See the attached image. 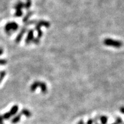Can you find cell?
<instances>
[{
    "instance_id": "cell-15",
    "label": "cell",
    "mask_w": 124,
    "mask_h": 124,
    "mask_svg": "<svg viewBox=\"0 0 124 124\" xmlns=\"http://www.w3.org/2000/svg\"><path fill=\"white\" fill-rule=\"evenodd\" d=\"M2 117H3L4 119H5V120H8L11 118L12 117V115H11L10 113L9 112H6L5 113H4L3 115H2Z\"/></svg>"
},
{
    "instance_id": "cell-21",
    "label": "cell",
    "mask_w": 124,
    "mask_h": 124,
    "mask_svg": "<svg viewBox=\"0 0 124 124\" xmlns=\"http://www.w3.org/2000/svg\"><path fill=\"white\" fill-rule=\"evenodd\" d=\"M40 38H38V37H37V38H34L33 41V43L35 44H38L40 43Z\"/></svg>"
},
{
    "instance_id": "cell-16",
    "label": "cell",
    "mask_w": 124,
    "mask_h": 124,
    "mask_svg": "<svg viewBox=\"0 0 124 124\" xmlns=\"http://www.w3.org/2000/svg\"><path fill=\"white\" fill-rule=\"evenodd\" d=\"M23 15V12L22 10H16V12H15L14 16L17 17H21Z\"/></svg>"
},
{
    "instance_id": "cell-18",
    "label": "cell",
    "mask_w": 124,
    "mask_h": 124,
    "mask_svg": "<svg viewBox=\"0 0 124 124\" xmlns=\"http://www.w3.org/2000/svg\"><path fill=\"white\" fill-rule=\"evenodd\" d=\"M5 76H6V72L5 71H2L0 72V83L5 78Z\"/></svg>"
},
{
    "instance_id": "cell-28",
    "label": "cell",
    "mask_w": 124,
    "mask_h": 124,
    "mask_svg": "<svg viewBox=\"0 0 124 124\" xmlns=\"http://www.w3.org/2000/svg\"><path fill=\"white\" fill-rule=\"evenodd\" d=\"M27 1H29V0H27Z\"/></svg>"
},
{
    "instance_id": "cell-3",
    "label": "cell",
    "mask_w": 124,
    "mask_h": 124,
    "mask_svg": "<svg viewBox=\"0 0 124 124\" xmlns=\"http://www.w3.org/2000/svg\"><path fill=\"white\" fill-rule=\"evenodd\" d=\"M27 27H26V26H24V27H23V28H22L20 32L18 33L17 37H16V40H15L16 43H19L21 41V40L25 33V32H27Z\"/></svg>"
},
{
    "instance_id": "cell-20",
    "label": "cell",
    "mask_w": 124,
    "mask_h": 124,
    "mask_svg": "<svg viewBox=\"0 0 124 124\" xmlns=\"http://www.w3.org/2000/svg\"><path fill=\"white\" fill-rule=\"evenodd\" d=\"M6 63H7L6 60H5V59H0V65L1 66L6 65Z\"/></svg>"
},
{
    "instance_id": "cell-19",
    "label": "cell",
    "mask_w": 124,
    "mask_h": 124,
    "mask_svg": "<svg viewBox=\"0 0 124 124\" xmlns=\"http://www.w3.org/2000/svg\"><path fill=\"white\" fill-rule=\"evenodd\" d=\"M122 123V119L121 117H118L116 118V120L114 122L111 124H121Z\"/></svg>"
},
{
    "instance_id": "cell-2",
    "label": "cell",
    "mask_w": 124,
    "mask_h": 124,
    "mask_svg": "<svg viewBox=\"0 0 124 124\" xmlns=\"http://www.w3.org/2000/svg\"><path fill=\"white\" fill-rule=\"evenodd\" d=\"M19 24L16 22H9L5 25V27H4V30L7 34L10 35L12 33L17 31L19 29Z\"/></svg>"
},
{
    "instance_id": "cell-23",
    "label": "cell",
    "mask_w": 124,
    "mask_h": 124,
    "mask_svg": "<svg viewBox=\"0 0 124 124\" xmlns=\"http://www.w3.org/2000/svg\"><path fill=\"white\" fill-rule=\"evenodd\" d=\"M0 124H4L3 117H2V115H0Z\"/></svg>"
},
{
    "instance_id": "cell-8",
    "label": "cell",
    "mask_w": 124,
    "mask_h": 124,
    "mask_svg": "<svg viewBox=\"0 0 124 124\" xmlns=\"http://www.w3.org/2000/svg\"><path fill=\"white\" fill-rule=\"evenodd\" d=\"M18 111H19V106H18L17 105H13L12 107V108L10 109L9 113L12 115V116H14V115H16Z\"/></svg>"
},
{
    "instance_id": "cell-13",
    "label": "cell",
    "mask_w": 124,
    "mask_h": 124,
    "mask_svg": "<svg viewBox=\"0 0 124 124\" xmlns=\"http://www.w3.org/2000/svg\"><path fill=\"white\" fill-rule=\"evenodd\" d=\"M32 14H33V12H32V11H29V12H28V13H27V14H26L25 16L24 17V18L23 19V23H26L28 21L29 19V18L31 17L32 16Z\"/></svg>"
},
{
    "instance_id": "cell-27",
    "label": "cell",
    "mask_w": 124,
    "mask_h": 124,
    "mask_svg": "<svg viewBox=\"0 0 124 124\" xmlns=\"http://www.w3.org/2000/svg\"><path fill=\"white\" fill-rule=\"evenodd\" d=\"M94 124H99L98 123L97 121H96L95 119H94Z\"/></svg>"
},
{
    "instance_id": "cell-10",
    "label": "cell",
    "mask_w": 124,
    "mask_h": 124,
    "mask_svg": "<svg viewBox=\"0 0 124 124\" xmlns=\"http://www.w3.org/2000/svg\"><path fill=\"white\" fill-rule=\"evenodd\" d=\"M20 113L21 114V115H24V116L28 117V118L31 117L32 116L31 112L28 109H23L21 110Z\"/></svg>"
},
{
    "instance_id": "cell-24",
    "label": "cell",
    "mask_w": 124,
    "mask_h": 124,
    "mask_svg": "<svg viewBox=\"0 0 124 124\" xmlns=\"http://www.w3.org/2000/svg\"><path fill=\"white\" fill-rule=\"evenodd\" d=\"M119 111H120L121 113L124 114V106H121L119 109Z\"/></svg>"
},
{
    "instance_id": "cell-1",
    "label": "cell",
    "mask_w": 124,
    "mask_h": 124,
    "mask_svg": "<svg viewBox=\"0 0 124 124\" xmlns=\"http://www.w3.org/2000/svg\"><path fill=\"white\" fill-rule=\"evenodd\" d=\"M103 44L107 47H110L115 48H120L123 46V43L120 40L111 38H106L103 40Z\"/></svg>"
},
{
    "instance_id": "cell-26",
    "label": "cell",
    "mask_w": 124,
    "mask_h": 124,
    "mask_svg": "<svg viewBox=\"0 0 124 124\" xmlns=\"http://www.w3.org/2000/svg\"><path fill=\"white\" fill-rule=\"evenodd\" d=\"M77 124H84V121L83 120H80Z\"/></svg>"
},
{
    "instance_id": "cell-25",
    "label": "cell",
    "mask_w": 124,
    "mask_h": 124,
    "mask_svg": "<svg viewBox=\"0 0 124 124\" xmlns=\"http://www.w3.org/2000/svg\"><path fill=\"white\" fill-rule=\"evenodd\" d=\"M3 53H4V49H2V48L1 47H0V56H1V55H2V54Z\"/></svg>"
},
{
    "instance_id": "cell-9",
    "label": "cell",
    "mask_w": 124,
    "mask_h": 124,
    "mask_svg": "<svg viewBox=\"0 0 124 124\" xmlns=\"http://www.w3.org/2000/svg\"><path fill=\"white\" fill-rule=\"evenodd\" d=\"M21 117V113L16 114V115H14L13 118L11 119V122L13 124H16L18 123L19 122H20Z\"/></svg>"
},
{
    "instance_id": "cell-11",
    "label": "cell",
    "mask_w": 124,
    "mask_h": 124,
    "mask_svg": "<svg viewBox=\"0 0 124 124\" xmlns=\"http://www.w3.org/2000/svg\"><path fill=\"white\" fill-rule=\"evenodd\" d=\"M40 83V81H35V82H34L32 84L31 87H30V90L32 92H34L36 90L37 88L39 87Z\"/></svg>"
},
{
    "instance_id": "cell-17",
    "label": "cell",
    "mask_w": 124,
    "mask_h": 124,
    "mask_svg": "<svg viewBox=\"0 0 124 124\" xmlns=\"http://www.w3.org/2000/svg\"><path fill=\"white\" fill-rule=\"evenodd\" d=\"M32 6V1L31 0H29V1H27L26 3H25V5H24V8H25L27 10L28 9H29Z\"/></svg>"
},
{
    "instance_id": "cell-4",
    "label": "cell",
    "mask_w": 124,
    "mask_h": 124,
    "mask_svg": "<svg viewBox=\"0 0 124 124\" xmlns=\"http://www.w3.org/2000/svg\"><path fill=\"white\" fill-rule=\"evenodd\" d=\"M34 39V31L33 29H29L28 31L27 36L25 39V43L27 44H29L33 42Z\"/></svg>"
},
{
    "instance_id": "cell-22",
    "label": "cell",
    "mask_w": 124,
    "mask_h": 124,
    "mask_svg": "<svg viewBox=\"0 0 124 124\" xmlns=\"http://www.w3.org/2000/svg\"><path fill=\"white\" fill-rule=\"evenodd\" d=\"M94 123V119H89V120L87 121L86 124H93Z\"/></svg>"
},
{
    "instance_id": "cell-12",
    "label": "cell",
    "mask_w": 124,
    "mask_h": 124,
    "mask_svg": "<svg viewBox=\"0 0 124 124\" xmlns=\"http://www.w3.org/2000/svg\"><path fill=\"white\" fill-rule=\"evenodd\" d=\"M37 23V22H36ZM41 27L38 25L37 23L35 24V29L36 30L37 32H38V38H40L41 37L43 36V32L41 31Z\"/></svg>"
},
{
    "instance_id": "cell-7",
    "label": "cell",
    "mask_w": 124,
    "mask_h": 124,
    "mask_svg": "<svg viewBox=\"0 0 124 124\" xmlns=\"http://www.w3.org/2000/svg\"><path fill=\"white\" fill-rule=\"evenodd\" d=\"M25 3H23L22 1H19L18 2L14 5V8L15 9V10H22L23 8H24Z\"/></svg>"
},
{
    "instance_id": "cell-6",
    "label": "cell",
    "mask_w": 124,
    "mask_h": 124,
    "mask_svg": "<svg viewBox=\"0 0 124 124\" xmlns=\"http://www.w3.org/2000/svg\"><path fill=\"white\" fill-rule=\"evenodd\" d=\"M40 88L43 94H46L47 92V85L44 82H40Z\"/></svg>"
},
{
    "instance_id": "cell-5",
    "label": "cell",
    "mask_w": 124,
    "mask_h": 124,
    "mask_svg": "<svg viewBox=\"0 0 124 124\" xmlns=\"http://www.w3.org/2000/svg\"><path fill=\"white\" fill-rule=\"evenodd\" d=\"M37 24L38 25H39L41 27H44L47 28H49L50 27L51 24L49 22L47 21H45V20H40L38 21L37 22Z\"/></svg>"
},
{
    "instance_id": "cell-14",
    "label": "cell",
    "mask_w": 124,
    "mask_h": 124,
    "mask_svg": "<svg viewBox=\"0 0 124 124\" xmlns=\"http://www.w3.org/2000/svg\"><path fill=\"white\" fill-rule=\"evenodd\" d=\"M100 120L101 124H107L108 122V118L106 115H101L100 117Z\"/></svg>"
}]
</instances>
